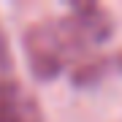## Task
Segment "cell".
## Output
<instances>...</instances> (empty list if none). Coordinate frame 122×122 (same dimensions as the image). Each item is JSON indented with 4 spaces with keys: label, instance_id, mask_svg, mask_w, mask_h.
Masks as SVG:
<instances>
[{
    "label": "cell",
    "instance_id": "obj_1",
    "mask_svg": "<svg viewBox=\"0 0 122 122\" xmlns=\"http://www.w3.org/2000/svg\"><path fill=\"white\" fill-rule=\"evenodd\" d=\"M114 35V16L98 3H71L65 16L38 19L25 30L22 49L30 73L38 81L57 79L65 68L73 71L100 44Z\"/></svg>",
    "mask_w": 122,
    "mask_h": 122
},
{
    "label": "cell",
    "instance_id": "obj_2",
    "mask_svg": "<svg viewBox=\"0 0 122 122\" xmlns=\"http://www.w3.org/2000/svg\"><path fill=\"white\" fill-rule=\"evenodd\" d=\"M0 122H44L41 106L22 87L14 65L11 44L0 25Z\"/></svg>",
    "mask_w": 122,
    "mask_h": 122
},
{
    "label": "cell",
    "instance_id": "obj_3",
    "mask_svg": "<svg viewBox=\"0 0 122 122\" xmlns=\"http://www.w3.org/2000/svg\"><path fill=\"white\" fill-rule=\"evenodd\" d=\"M111 71H122V54H92L71 71V81L76 87H95Z\"/></svg>",
    "mask_w": 122,
    "mask_h": 122
}]
</instances>
